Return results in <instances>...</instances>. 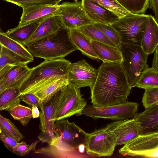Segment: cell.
<instances>
[{"label":"cell","mask_w":158,"mask_h":158,"mask_svg":"<svg viewBox=\"0 0 158 158\" xmlns=\"http://www.w3.org/2000/svg\"><path fill=\"white\" fill-rule=\"evenodd\" d=\"M98 73V69L83 59L71 63L69 68L68 79L69 83L77 88L85 87L91 88L96 81Z\"/></svg>","instance_id":"7c38bea8"},{"label":"cell","mask_w":158,"mask_h":158,"mask_svg":"<svg viewBox=\"0 0 158 158\" xmlns=\"http://www.w3.org/2000/svg\"><path fill=\"white\" fill-rule=\"evenodd\" d=\"M131 88L121 62H103L90 88L91 103L99 106L120 104L127 101Z\"/></svg>","instance_id":"6da1fadb"},{"label":"cell","mask_w":158,"mask_h":158,"mask_svg":"<svg viewBox=\"0 0 158 158\" xmlns=\"http://www.w3.org/2000/svg\"><path fill=\"white\" fill-rule=\"evenodd\" d=\"M110 11L119 18L129 12L121 6L116 0H90Z\"/></svg>","instance_id":"d6a6232c"},{"label":"cell","mask_w":158,"mask_h":158,"mask_svg":"<svg viewBox=\"0 0 158 158\" xmlns=\"http://www.w3.org/2000/svg\"><path fill=\"white\" fill-rule=\"evenodd\" d=\"M62 28L58 16L54 15L42 20L31 37L25 42L26 44L53 36Z\"/></svg>","instance_id":"9a60e30c"},{"label":"cell","mask_w":158,"mask_h":158,"mask_svg":"<svg viewBox=\"0 0 158 158\" xmlns=\"http://www.w3.org/2000/svg\"><path fill=\"white\" fill-rule=\"evenodd\" d=\"M69 37L73 43L81 53L94 59H99L95 52L91 40L77 29L69 30Z\"/></svg>","instance_id":"7402d4cb"},{"label":"cell","mask_w":158,"mask_h":158,"mask_svg":"<svg viewBox=\"0 0 158 158\" xmlns=\"http://www.w3.org/2000/svg\"><path fill=\"white\" fill-rule=\"evenodd\" d=\"M19 88L6 89L0 94V110L9 111L20 103L21 101Z\"/></svg>","instance_id":"484cf974"},{"label":"cell","mask_w":158,"mask_h":158,"mask_svg":"<svg viewBox=\"0 0 158 158\" xmlns=\"http://www.w3.org/2000/svg\"><path fill=\"white\" fill-rule=\"evenodd\" d=\"M85 12L95 23L110 25L119 18L114 13L90 0H82Z\"/></svg>","instance_id":"2e32d148"},{"label":"cell","mask_w":158,"mask_h":158,"mask_svg":"<svg viewBox=\"0 0 158 158\" xmlns=\"http://www.w3.org/2000/svg\"><path fill=\"white\" fill-rule=\"evenodd\" d=\"M118 152L123 156L158 158V131L139 134L124 145Z\"/></svg>","instance_id":"9c48e42d"},{"label":"cell","mask_w":158,"mask_h":158,"mask_svg":"<svg viewBox=\"0 0 158 158\" xmlns=\"http://www.w3.org/2000/svg\"><path fill=\"white\" fill-rule=\"evenodd\" d=\"M92 47L98 59L104 62H121L123 58L120 50L106 44L91 40Z\"/></svg>","instance_id":"44dd1931"},{"label":"cell","mask_w":158,"mask_h":158,"mask_svg":"<svg viewBox=\"0 0 158 158\" xmlns=\"http://www.w3.org/2000/svg\"><path fill=\"white\" fill-rule=\"evenodd\" d=\"M138 103L127 101L109 106H99L93 104L86 106L82 114L94 119L103 118L119 120L133 118L137 111Z\"/></svg>","instance_id":"ba28073f"},{"label":"cell","mask_w":158,"mask_h":158,"mask_svg":"<svg viewBox=\"0 0 158 158\" xmlns=\"http://www.w3.org/2000/svg\"><path fill=\"white\" fill-rule=\"evenodd\" d=\"M116 146L115 139L106 127L87 133L85 148L87 154L91 156H110Z\"/></svg>","instance_id":"8fae6325"},{"label":"cell","mask_w":158,"mask_h":158,"mask_svg":"<svg viewBox=\"0 0 158 158\" xmlns=\"http://www.w3.org/2000/svg\"><path fill=\"white\" fill-rule=\"evenodd\" d=\"M0 44L19 55L33 61V56L25 46L8 37L1 30Z\"/></svg>","instance_id":"83f0119b"},{"label":"cell","mask_w":158,"mask_h":158,"mask_svg":"<svg viewBox=\"0 0 158 158\" xmlns=\"http://www.w3.org/2000/svg\"><path fill=\"white\" fill-rule=\"evenodd\" d=\"M154 53L152 67L158 73V47Z\"/></svg>","instance_id":"60d3db41"},{"label":"cell","mask_w":158,"mask_h":158,"mask_svg":"<svg viewBox=\"0 0 158 158\" xmlns=\"http://www.w3.org/2000/svg\"><path fill=\"white\" fill-rule=\"evenodd\" d=\"M69 32L62 27L55 35L28 43L25 46L33 56L45 60L63 58L77 50L71 40Z\"/></svg>","instance_id":"277c9868"},{"label":"cell","mask_w":158,"mask_h":158,"mask_svg":"<svg viewBox=\"0 0 158 158\" xmlns=\"http://www.w3.org/2000/svg\"><path fill=\"white\" fill-rule=\"evenodd\" d=\"M69 83L68 78H61L50 83L33 94L39 98L43 104Z\"/></svg>","instance_id":"cb8c5ba5"},{"label":"cell","mask_w":158,"mask_h":158,"mask_svg":"<svg viewBox=\"0 0 158 158\" xmlns=\"http://www.w3.org/2000/svg\"><path fill=\"white\" fill-rule=\"evenodd\" d=\"M0 69L7 64H27L33 61L0 45Z\"/></svg>","instance_id":"d4e9b609"},{"label":"cell","mask_w":158,"mask_h":158,"mask_svg":"<svg viewBox=\"0 0 158 158\" xmlns=\"http://www.w3.org/2000/svg\"><path fill=\"white\" fill-rule=\"evenodd\" d=\"M31 69L27 64L14 65L0 80V94L7 89L19 88L29 75Z\"/></svg>","instance_id":"ac0fdd59"},{"label":"cell","mask_w":158,"mask_h":158,"mask_svg":"<svg viewBox=\"0 0 158 158\" xmlns=\"http://www.w3.org/2000/svg\"><path fill=\"white\" fill-rule=\"evenodd\" d=\"M77 30L84 34L90 40L104 43L118 48L114 42L94 24L84 26L80 27Z\"/></svg>","instance_id":"f1b7e54d"},{"label":"cell","mask_w":158,"mask_h":158,"mask_svg":"<svg viewBox=\"0 0 158 158\" xmlns=\"http://www.w3.org/2000/svg\"><path fill=\"white\" fill-rule=\"evenodd\" d=\"M32 118H38L40 116V112L38 107L36 106H33L32 107Z\"/></svg>","instance_id":"7bdbcfd3"},{"label":"cell","mask_w":158,"mask_h":158,"mask_svg":"<svg viewBox=\"0 0 158 158\" xmlns=\"http://www.w3.org/2000/svg\"><path fill=\"white\" fill-rule=\"evenodd\" d=\"M142 99L145 109L158 104V87L145 89Z\"/></svg>","instance_id":"e575fe53"},{"label":"cell","mask_w":158,"mask_h":158,"mask_svg":"<svg viewBox=\"0 0 158 158\" xmlns=\"http://www.w3.org/2000/svg\"><path fill=\"white\" fill-rule=\"evenodd\" d=\"M158 46V22L149 15L141 43V47L148 55L154 52Z\"/></svg>","instance_id":"ffe728a7"},{"label":"cell","mask_w":158,"mask_h":158,"mask_svg":"<svg viewBox=\"0 0 158 158\" xmlns=\"http://www.w3.org/2000/svg\"><path fill=\"white\" fill-rule=\"evenodd\" d=\"M106 127L115 139L116 146L126 144L139 134L137 122L133 118L116 120Z\"/></svg>","instance_id":"4fadbf2b"},{"label":"cell","mask_w":158,"mask_h":158,"mask_svg":"<svg viewBox=\"0 0 158 158\" xmlns=\"http://www.w3.org/2000/svg\"><path fill=\"white\" fill-rule=\"evenodd\" d=\"M80 88L69 84L60 91L55 110L54 120L65 119L73 115L82 114L86 102L82 98Z\"/></svg>","instance_id":"8992f818"},{"label":"cell","mask_w":158,"mask_h":158,"mask_svg":"<svg viewBox=\"0 0 158 158\" xmlns=\"http://www.w3.org/2000/svg\"><path fill=\"white\" fill-rule=\"evenodd\" d=\"M0 139L9 151L13 152L18 142L15 139L0 131Z\"/></svg>","instance_id":"f35d334b"},{"label":"cell","mask_w":158,"mask_h":158,"mask_svg":"<svg viewBox=\"0 0 158 158\" xmlns=\"http://www.w3.org/2000/svg\"></svg>","instance_id":"ee69618b"},{"label":"cell","mask_w":158,"mask_h":158,"mask_svg":"<svg viewBox=\"0 0 158 158\" xmlns=\"http://www.w3.org/2000/svg\"><path fill=\"white\" fill-rule=\"evenodd\" d=\"M59 6V4H44L23 7L22 15L17 26H24L56 15Z\"/></svg>","instance_id":"5bb4252c"},{"label":"cell","mask_w":158,"mask_h":158,"mask_svg":"<svg viewBox=\"0 0 158 158\" xmlns=\"http://www.w3.org/2000/svg\"><path fill=\"white\" fill-rule=\"evenodd\" d=\"M133 118L136 120L139 134L158 131V104L136 113Z\"/></svg>","instance_id":"e0dca14e"},{"label":"cell","mask_w":158,"mask_h":158,"mask_svg":"<svg viewBox=\"0 0 158 158\" xmlns=\"http://www.w3.org/2000/svg\"><path fill=\"white\" fill-rule=\"evenodd\" d=\"M150 6L155 14V18L158 22V0H150Z\"/></svg>","instance_id":"ab89813d"},{"label":"cell","mask_w":158,"mask_h":158,"mask_svg":"<svg viewBox=\"0 0 158 158\" xmlns=\"http://www.w3.org/2000/svg\"><path fill=\"white\" fill-rule=\"evenodd\" d=\"M19 97L23 102L30 106H36L40 108L42 113L44 112L43 105L42 102L35 95L32 93H27L22 95Z\"/></svg>","instance_id":"74e56055"},{"label":"cell","mask_w":158,"mask_h":158,"mask_svg":"<svg viewBox=\"0 0 158 158\" xmlns=\"http://www.w3.org/2000/svg\"><path fill=\"white\" fill-rule=\"evenodd\" d=\"M135 87L144 89L158 87V73L148 65L136 81Z\"/></svg>","instance_id":"4316f807"},{"label":"cell","mask_w":158,"mask_h":158,"mask_svg":"<svg viewBox=\"0 0 158 158\" xmlns=\"http://www.w3.org/2000/svg\"><path fill=\"white\" fill-rule=\"evenodd\" d=\"M41 20L21 27L17 26L8 30L5 33L9 38L25 46V42L34 33Z\"/></svg>","instance_id":"603a6c76"},{"label":"cell","mask_w":158,"mask_h":158,"mask_svg":"<svg viewBox=\"0 0 158 158\" xmlns=\"http://www.w3.org/2000/svg\"><path fill=\"white\" fill-rule=\"evenodd\" d=\"M38 141H36L30 144L27 145L24 141L17 143L13 152L20 156H24L28 154L31 151H34Z\"/></svg>","instance_id":"8d00e7d4"},{"label":"cell","mask_w":158,"mask_h":158,"mask_svg":"<svg viewBox=\"0 0 158 158\" xmlns=\"http://www.w3.org/2000/svg\"><path fill=\"white\" fill-rule=\"evenodd\" d=\"M94 25L100 29L105 35L117 45L120 50L121 42L120 37L117 31L110 25L94 23Z\"/></svg>","instance_id":"836d02e7"},{"label":"cell","mask_w":158,"mask_h":158,"mask_svg":"<svg viewBox=\"0 0 158 158\" xmlns=\"http://www.w3.org/2000/svg\"><path fill=\"white\" fill-rule=\"evenodd\" d=\"M60 91L56 93L47 102L43 104L44 112L43 113L40 111V116L39 128L41 132L48 131L54 133L55 113Z\"/></svg>","instance_id":"d6986e66"},{"label":"cell","mask_w":158,"mask_h":158,"mask_svg":"<svg viewBox=\"0 0 158 158\" xmlns=\"http://www.w3.org/2000/svg\"><path fill=\"white\" fill-rule=\"evenodd\" d=\"M14 65L7 64L0 69V80L2 79Z\"/></svg>","instance_id":"b9f144b4"},{"label":"cell","mask_w":158,"mask_h":158,"mask_svg":"<svg viewBox=\"0 0 158 158\" xmlns=\"http://www.w3.org/2000/svg\"><path fill=\"white\" fill-rule=\"evenodd\" d=\"M129 13L144 14L149 6V0H116Z\"/></svg>","instance_id":"f546056e"},{"label":"cell","mask_w":158,"mask_h":158,"mask_svg":"<svg viewBox=\"0 0 158 158\" xmlns=\"http://www.w3.org/2000/svg\"><path fill=\"white\" fill-rule=\"evenodd\" d=\"M71 62L64 58L45 60L31 69L30 73L19 89L20 96L34 94L52 82L61 78H68Z\"/></svg>","instance_id":"7a4b0ae2"},{"label":"cell","mask_w":158,"mask_h":158,"mask_svg":"<svg viewBox=\"0 0 158 158\" xmlns=\"http://www.w3.org/2000/svg\"><path fill=\"white\" fill-rule=\"evenodd\" d=\"M55 15L58 16L63 28L68 30L77 29L84 26L94 24L86 14L81 1L64 2L60 4Z\"/></svg>","instance_id":"30bf717a"},{"label":"cell","mask_w":158,"mask_h":158,"mask_svg":"<svg viewBox=\"0 0 158 158\" xmlns=\"http://www.w3.org/2000/svg\"><path fill=\"white\" fill-rule=\"evenodd\" d=\"M149 16L129 13L110 25L118 33L122 43L141 46Z\"/></svg>","instance_id":"5b68a950"},{"label":"cell","mask_w":158,"mask_h":158,"mask_svg":"<svg viewBox=\"0 0 158 158\" xmlns=\"http://www.w3.org/2000/svg\"><path fill=\"white\" fill-rule=\"evenodd\" d=\"M120 51L123 60L121 62L131 88L144 69L148 56L141 46L121 44Z\"/></svg>","instance_id":"52a82bcc"},{"label":"cell","mask_w":158,"mask_h":158,"mask_svg":"<svg viewBox=\"0 0 158 158\" xmlns=\"http://www.w3.org/2000/svg\"><path fill=\"white\" fill-rule=\"evenodd\" d=\"M0 131L15 139L18 142L23 139V135L9 119L0 115Z\"/></svg>","instance_id":"1f68e13d"},{"label":"cell","mask_w":158,"mask_h":158,"mask_svg":"<svg viewBox=\"0 0 158 158\" xmlns=\"http://www.w3.org/2000/svg\"><path fill=\"white\" fill-rule=\"evenodd\" d=\"M56 122L55 136L50 145L57 148L55 154L57 158L70 157L81 146L85 145L87 133L67 119Z\"/></svg>","instance_id":"3957f363"},{"label":"cell","mask_w":158,"mask_h":158,"mask_svg":"<svg viewBox=\"0 0 158 158\" xmlns=\"http://www.w3.org/2000/svg\"><path fill=\"white\" fill-rule=\"evenodd\" d=\"M8 112L15 120L19 121L24 126H26L32 118V109L20 103L13 108Z\"/></svg>","instance_id":"4dcf8cb0"},{"label":"cell","mask_w":158,"mask_h":158,"mask_svg":"<svg viewBox=\"0 0 158 158\" xmlns=\"http://www.w3.org/2000/svg\"><path fill=\"white\" fill-rule=\"evenodd\" d=\"M22 8L39 4L58 5L62 0H3Z\"/></svg>","instance_id":"d590c367"}]
</instances>
